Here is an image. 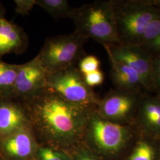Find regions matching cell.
<instances>
[{
  "label": "cell",
  "mask_w": 160,
  "mask_h": 160,
  "mask_svg": "<svg viewBox=\"0 0 160 160\" xmlns=\"http://www.w3.org/2000/svg\"><path fill=\"white\" fill-rule=\"evenodd\" d=\"M24 100L33 125L43 134L66 139L84 132L90 111L69 103L51 89Z\"/></svg>",
  "instance_id": "1"
},
{
  "label": "cell",
  "mask_w": 160,
  "mask_h": 160,
  "mask_svg": "<svg viewBox=\"0 0 160 160\" xmlns=\"http://www.w3.org/2000/svg\"><path fill=\"white\" fill-rule=\"evenodd\" d=\"M75 32L103 46L121 45L114 19L113 0L96 1L74 8L70 17Z\"/></svg>",
  "instance_id": "2"
},
{
  "label": "cell",
  "mask_w": 160,
  "mask_h": 160,
  "mask_svg": "<svg viewBox=\"0 0 160 160\" xmlns=\"http://www.w3.org/2000/svg\"><path fill=\"white\" fill-rule=\"evenodd\" d=\"M121 45H139L149 24L160 14L152 0H113Z\"/></svg>",
  "instance_id": "3"
},
{
  "label": "cell",
  "mask_w": 160,
  "mask_h": 160,
  "mask_svg": "<svg viewBox=\"0 0 160 160\" xmlns=\"http://www.w3.org/2000/svg\"><path fill=\"white\" fill-rule=\"evenodd\" d=\"M96 147L108 154H117L131 145L136 133L133 125H123L104 119L92 110L87 115L84 129Z\"/></svg>",
  "instance_id": "4"
},
{
  "label": "cell",
  "mask_w": 160,
  "mask_h": 160,
  "mask_svg": "<svg viewBox=\"0 0 160 160\" xmlns=\"http://www.w3.org/2000/svg\"><path fill=\"white\" fill-rule=\"evenodd\" d=\"M47 87L69 103L87 111L96 110L100 100L75 66L48 73Z\"/></svg>",
  "instance_id": "5"
},
{
  "label": "cell",
  "mask_w": 160,
  "mask_h": 160,
  "mask_svg": "<svg viewBox=\"0 0 160 160\" xmlns=\"http://www.w3.org/2000/svg\"><path fill=\"white\" fill-rule=\"evenodd\" d=\"M88 39L74 32L48 38L36 56L47 72L75 66L84 55Z\"/></svg>",
  "instance_id": "6"
},
{
  "label": "cell",
  "mask_w": 160,
  "mask_h": 160,
  "mask_svg": "<svg viewBox=\"0 0 160 160\" xmlns=\"http://www.w3.org/2000/svg\"><path fill=\"white\" fill-rule=\"evenodd\" d=\"M145 94L110 90L100 99L96 111L100 116L112 122L133 126L139 104Z\"/></svg>",
  "instance_id": "7"
},
{
  "label": "cell",
  "mask_w": 160,
  "mask_h": 160,
  "mask_svg": "<svg viewBox=\"0 0 160 160\" xmlns=\"http://www.w3.org/2000/svg\"><path fill=\"white\" fill-rule=\"evenodd\" d=\"M114 59L134 69L140 76L148 93L152 92L153 59L140 45L103 46Z\"/></svg>",
  "instance_id": "8"
},
{
  "label": "cell",
  "mask_w": 160,
  "mask_h": 160,
  "mask_svg": "<svg viewBox=\"0 0 160 160\" xmlns=\"http://www.w3.org/2000/svg\"><path fill=\"white\" fill-rule=\"evenodd\" d=\"M47 75V71L36 57L21 64L10 99L20 98L24 100L43 92L48 88Z\"/></svg>",
  "instance_id": "9"
},
{
  "label": "cell",
  "mask_w": 160,
  "mask_h": 160,
  "mask_svg": "<svg viewBox=\"0 0 160 160\" xmlns=\"http://www.w3.org/2000/svg\"><path fill=\"white\" fill-rule=\"evenodd\" d=\"M133 126L138 131L160 139V101L156 95L143 94L138 106Z\"/></svg>",
  "instance_id": "10"
},
{
  "label": "cell",
  "mask_w": 160,
  "mask_h": 160,
  "mask_svg": "<svg viewBox=\"0 0 160 160\" xmlns=\"http://www.w3.org/2000/svg\"><path fill=\"white\" fill-rule=\"evenodd\" d=\"M107 53L111 65L110 78L116 89L139 93L148 92L140 76L134 69L116 61L110 53Z\"/></svg>",
  "instance_id": "11"
},
{
  "label": "cell",
  "mask_w": 160,
  "mask_h": 160,
  "mask_svg": "<svg viewBox=\"0 0 160 160\" xmlns=\"http://www.w3.org/2000/svg\"><path fill=\"white\" fill-rule=\"evenodd\" d=\"M28 42L26 35L20 27L4 17L0 18V58L10 53L23 52Z\"/></svg>",
  "instance_id": "12"
},
{
  "label": "cell",
  "mask_w": 160,
  "mask_h": 160,
  "mask_svg": "<svg viewBox=\"0 0 160 160\" xmlns=\"http://www.w3.org/2000/svg\"><path fill=\"white\" fill-rule=\"evenodd\" d=\"M27 119L23 110L11 99L0 100V135L10 136L25 129Z\"/></svg>",
  "instance_id": "13"
},
{
  "label": "cell",
  "mask_w": 160,
  "mask_h": 160,
  "mask_svg": "<svg viewBox=\"0 0 160 160\" xmlns=\"http://www.w3.org/2000/svg\"><path fill=\"white\" fill-rule=\"evenodd\" d=\"M131 145L124 160H160V139L136 129Z\"/></svg>",
  "instance_id": "14"
},
{
  "label": "cell",
  "mask_w": 160,
  "mask_h": 160,
  "mask_svg": "<svg viewBox=\"0 0 160 160\" xmlns=\"http://www.w3.org/2000/svg\"><path fill=\"white\" fill-rule=\"evenodd\" d=\"M6 151L12 156L23 158L32 150V140L27 129H23L7 137L4 141Z\"/></svg>",
  "instance_id": "15"
},
{
  "label": "cell",
  "mask_w": 160,
  "mask_h": 160,
  "mask_svg": "<svg viewBox=\"0 0 160 160\" xmlns=\"http://www.w3.org/2000/svg\"><path fill=\"white\" fill-rule=\"evenodd\" d=\"M139 45L153 59L160 58V14L149 24Z\"/></svg>",
  "instance_id": "16"
},
{
  "label": "cell",
  "mask_w": 160,
  "mask_h": 160,
  "mask_svg": "<svg viewBox=\"0 0 160 160\" xmlns=\"http://www.w3.org/2000/svg\"><path fill=\"white\" fill-rule=\"evenodd\" d=\"M21 64L7 63L0 60V99H10Z\"/></svg>",
  "instance_id": "17"
},
{
  "label": "cell",
  "mask_w": 160,
  "mask_h": 160,
  "mask_svg": "<svg viewBox=\"0 0 160 160\" xmlns=\"http://www.w3.org/2000/svg\"><path fill=\"white\" fill-rule=\"evenodd\" d=\"M36 5L54 18H70L74 8L67 0H36Z\"/></svg>",
  "instance_id": "18"
},
{
  "label": "cell",
  "mask_w": 160,
  "mask_h": 160,
  "mask_svg": "<svg viewBox=\"0 0 160 160\" xmlns=\"http://www.w3.org/2000/svg\"><path fill=\"white\" fill-rule=\"evenodd\" d=\"M100 62L97 57L87 55L80 60L78 69L82 74L85 75L100 69Z\"/></svg>",
  "instance_id": "19"
},
{
  "label": "cell",
  "mask_w": 160,
  "mask_h": 160,
  "mask_svg": "<svg viewBox=\"0 0 160 160\" xmlns=\"http://www.w3.org/2000/svg\"><path fill=\"white\" fill-rule=\"evenodd\" d=\"M152 84V92L155 95L160 94V58L153 59Z\"/></svg>",
  "instance_id": "20"
},
{
  "label": "cell",
  "mask_w": 160,
  "mask_h": 160,
  "mask_svg": "<svg viewBox=\"0 0 160 160\" xmlns=\"http://www.w3.org/2000/svg\"><path fill=\"white\" fill-rule=\"evenodd\" d=\"M16 12L23 16L29 14L30 12L36 5V0H15Z\"/></svg>",
  "instance_id": "21"
},
{
  "label": "cell",
  "mask_w": 160,
  "mask_h": 160,
  "mask_svg": "<svg viewBox=\"0 0 160 160\" xmlns=\"http://www.w3.org/2000/svg\"><path fill=\"white\" fill-rule=\"evenodd\" d=\"M86 84L90 87L101 85L104 81V74L103 72L98 69L93 72L84 75Z\"/></svg>",
  "instance_id": "22"
},
{
  "label": "cell",
  "mask_w": 160,
  "mask_h": 160,
  "mask_svg": "<svg viewBox=\"0 0 160 160\" xmlns=\"http://www.w3.org/2000/svg\"><path fill=\"white\" fill-rule=\"evenodd\" d=\"M40 156L42 160H63L57 152L46 148L40 149Z\"/></svg>",
  "instance_id": "23"
},
{
  "label": "cell",
  "mask_w": 160,
  "mask_h": 160,
  "mask_svg": "<svg viewBox=\"0 0 160 160\" xmlns=\"http://www.w3.org/2000/svg\"><path fill=\"white\" fill-rule=\"evenodd\" d=\"M78 160H100L98 159L97 157H96L95 156L90 154L89 153H85V154H82L80 156V158Z\"/></svg>",
  "instance_id": "24"
},
{
  "label": "cell",
  "mask_w": 160,
  "mask_h": 160,
  "mask_svg": "<svg viewBox=\"0 0 160 160\" xmlns=\"http://www.w3.org/2000/svg\"><path fill=\"white\" fill-rule=\"evenodd\" d=\"M6 13V10L5 8L4 7V6H2V4H1V1H0V18H2L4 16Z\"/></svg>",
  "instance_id": "25"
},
{
  "label": "cell",
  "mask_w": 160,
  "mask_h": 160,
  "mask_svg": "<svg viewBox=\"0 0 160 160\" xmlns=\"http://www.w3.org/2000/svg\"><path fill=\"white\" fill-rule=\"evenodd\" d=\"M152 3L160 11V0H152Z\"/></svg>",
  "instance_id": "26"
},
{
  "label": "cell",
  "mask_w": 160,
  "mask_h": 160,
  "mask_svg": "<svg viewBox=\"0 0 160 160\" xmlns=\"http://www.w3.org/2000/svg\"><path fill=\"white\" fill-rule=\"evenodd\" d=\"M157 97H158V98H159V100H160V94H158V95H156Z\"/></svg>",
  "instance_id": "27"
}]
</instances>
